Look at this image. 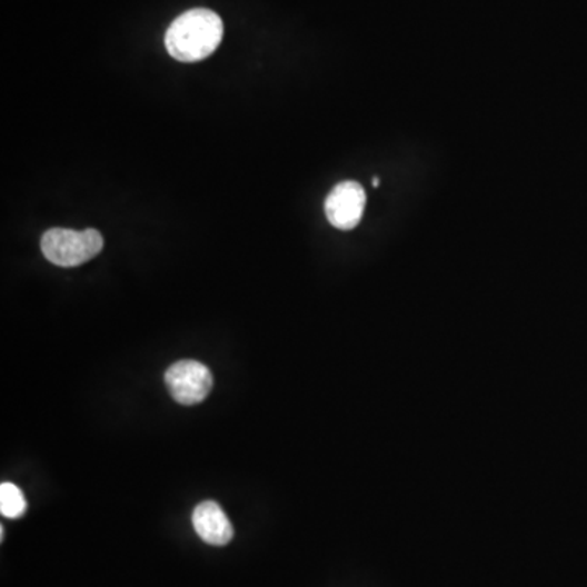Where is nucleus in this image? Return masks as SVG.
I'll return each mask as SVG.
<instances>
[{"label": "nucleus", "instance_id": "nucleus-1", "mask_svg": "<svg viewBox=\"0 0 587 587\" xmlns=\"http://www.w3.org/2000/svg\"><path fill=\"white\" fill-rule=\"evenodd\" d=\"M223 23L209 9H193L171 22L166 34V47L171 58L180 62H198L219 48Z\"/></svg>", "mask_w": 587, "mask_h": 587}, {"label": "nucleus", "instance_id": "nucleus-2", "mask_svg": "<svg viewBox=\"0 0 587 587\" xmlns=\"http://www.w3.org/2000/svg\"><path fill=\"white\" fill-rule=\"evenodd\" d=\"M103 248V237L96 229L82 232L71 229H51L41 239V251L52 265L62 268L79 267L96 258Z\"/></svg>", "mask_w": 587, "mask_h": 587}, {"label": "nucleus", "instance_id": "nucleus-3", "mask_svg": "<svg viewBox=\"0 0 587 587\" xmlns=\"http://www.w3.org/2000/svg\"><path fill=\"white\" fill-rule=\"evenodd\" d=\"M167 389L180 405L201 404L212 389V374L198 361H180L171 365L166 372Z\"/></svg>", "mask_w": 587, "mask_h": 587}, {"label": "nucleus", "instance_id": "nucleus-4", "mask_svg": "<svg viewBox=\"0 0 587 587\" xmlns=\"http://www.w3.org/2000/svg\"><path fill=\"white\" fill-rule=\"evenodd\" d=\"M366 208V191L356 181H341L325 201L328 222L340 230H351L361 222Z\"/></svg>", "mask_w": 587, "mask_h": 587}, {"label": "nucleus", "instance_id": "nucleus-5", "mask_svg": "<svg viewBox=\"0 0 587 587\" xmlns=\"http://www.w3.org/2000/svg\"><path fill=\"white\" fill-rule=\"evenodd\" d=\"M193 527L196 534L206 544L223 547L233 537L232 524L218 503L202 501L196 506L193 513Z\"/></svg>", "mask_w": 587, "mask_h": 587}, {"label": "nucleus", "instance_id": "nucleus-6", "mask_svg": "<svg viewBox=\"0 0 587 587\" xmlns=\"http://www.w3.org/2000/svg\"><path fill=\"white\" fill-rule=\"evenodd\" d=\"M27 511L22 489L13 484L0 485V513L9 519H19Z\"/></svg>", "mask_w": 587, "mask_h": 587}, {"label": "nucleus", "instance_id": "nucleus-7", "mask_svg": "<svg viewBox=\"0 0 587 587\" xmlns=\"http://www.w3.org/2000/svg\"><path fill=\"white\" fill-rule=\"evenodd\" d=\"M372 185H374V187H376V188L379 187V185H380V183H379V178H374V180H372Z\"/></svg>", "mask_w": 587, "mask_h": 587}]
</instances>
